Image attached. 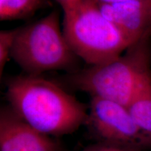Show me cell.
<instances>
[{"label": "cell", "mask_w": 151, "mask_h": 151, "mask_svg": "<svg viewBox=\"0 0 151 151\" xmlns=\"http://www.w3.org/2000/svg\"><path fill=\"white\" fill-rule=\"evenodd\" d=\"M6 94L9 106L20 118L49 137L70 134L88 119L83 104L41 76L11 78Z\"/></svg>", "instance_id": "obj_1"}, {"label": "cell", "mask_w": 151, "mask_h": 151, "mask_svg": "<svg viewBox=\"0 0 151 151\" xmlns=\"http://www.w3.org/2000/svg\"><path fill=\"white\" fill-rule=\"evenodd\" d=\"M148 38L133 43L116 59L89 66L71 75V84L92 97L127 107L141 85L151 75Z\"/></svg>", "instance_id": "obj_2"}, {"label": "cell", "mask_w": 151, "mask_h": 151, "mask_svg": "<svg viewBox=\"0 0 151 151\" xmlns=\"http://www.w3.org/2000/svg\"><path fill=\"white\" fill-rule=\"evenodd\" d=\"M63 11L66 40L73 53L90 66L116 59L134 43L92 0H80Z\"/></svg>", "instance_id": "obj_3"}, {"label": "cell", "mask_w": 151, "mask_h": 151, "mask_svg": "<svg viewBox=\"0 0 151 151\" xmlns=\"http://www.w3.org/2000/svg\"><path fill=\"white\" fill-rule=\"evenodd\" d=\"M76 56L64 35L58 10L17 28L11 58L27 75L68 69Z\"/></svg>", "instance_id": "obj_4"}, {"label": "cell", "mask_w": 151, "mask_h": 151, "mask_svg": "<svg viewBox=\"0 0 151 151\" xmlns=\"http://www.w3.org/2000/svg\"><path fill=\"white\" fill-rule=\"evenodd\" d=\"M86 124L97 143L128 150H151V134L138 125L127 107L92 97Z\"/></svg>", "instance_id": "obj_5"}, {"label": "cell", "mask_w": 151, "mask_h": 151, "mask_svg": "<svg viewBox=\"0 0 151 151\" xmlns=\"http://www.w3.org/2000/svg\"><path fill=\"white\" fill-rule=\"evenodd\" d=\"M61 144L37 131L10 106L0 111V151H62Z\"/></svg>", "instance_id": "obj_6"}, {"label": "cell", "mask_w": 151, "mask_h": 151, "mask_svg": "<svg viewBox=\"0 0 151 151\" xmlns=\"http://www.w3.org/2000/svg\"><path fill=\"white\" fill-rule=\"evenodd\" d=\"M107 20L134 43L151 32V0H132L113 4H97Z\"/></svg>", "instance_id": "obj_7"}, {"label": "cell", "mask_w": 151, "mask_h": 151, "mask_svg": "<svg viewBox=\"0 0 151 151\" xmlns=\"http://www.w3.org/2000/svg\"><path fill=\"white\" fill-rule=\"evenodd\" d=\"M127 109L138 125L151 134V75L139 87Z\"/></svg>", "instance_id": "obj_8"}, {"label": "cell", "mask_w": 151, "mask_h": 151, "mask_svg": "<svg viewBox=\"0 0 151 151\" xmlns=\"http://www.w3.org/2000/svg\"><path fill=\"white\" fill-rule=\"evenodd\" d=\"M50 6V0H0V20L11 21L27 19Z\"/></svg>", "instance_id": "obj_9"}, {"label": "cell", "mask_w": 151, "mask_h": 151, "mask_svg": "<svg viewBox=\"0 0 151 151\" xmlns=\"http://www.w3.org/2000/svg\"><path fill=\"white\" fill-rule=\"evenodd\" d=\"M17 28L14 29L1 30L0 32V76H2L6 65L11 58V51L14 46Z\"/></svg>", "instance_id": "obj_10"}, {"label": "cell", "mask_w": 151, "mask_h": 151, "mask_svg": "<svg viewBox=\"0 0 151 151\" xmlns=\"http://www.w3.org/2000/svg\"><path fill=\"white\" fill-rule=\"evenodd\" d=\"M82 151H137V150H128V149L120 148L118 147L107 146V145L101 144V143H96V144L91 145L86 147Z\"/></svg>", "instance_id": "obj_11"}, {"label": "cell", "mask_w": 151, "mask_h": 151, "mask_svg": "<svg viewBox=\"0 0 151 151\" xmlns=\"http://www.w3.org/2000/svg\"><path fill=\"white\" fill-rule=\"evenodd\" d=\"M61 6L62 9H65L67 7L71 6L80 0H55Z\"/></svg>", "instance_id": "obj_12"}, {"label": "cell", "mask_w": 151, "mask_h": 151, "mask_svg": "<svg viewBox=\"0 0 151 151\" xmlns=\"http://www.w3.org/2000/svg\"><path fill=\"white\" fill-rule=\"evenodd\" d=\"M92 1L97 4H113L132 1V0H92Z\"/></svg>", "instance_id": "obj_13"}]
</instances>
